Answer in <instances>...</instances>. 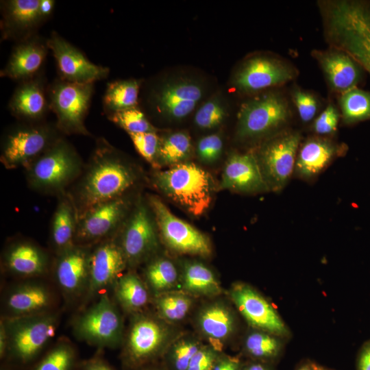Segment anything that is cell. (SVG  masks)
Segmentation results:
<instances>
[{"instance_id":"60d3db41","label":"cell","mask_w":370,"mask_h":370,"mask_svg":"<svg viewBox=\"0 0 370 370\" xmlns=\"http://www.w3.org/2000/svg\"><path fill=\"white\" fill-rule=\"evenodd\" d=\"M108 119L125 130L128 134L156 132L144 112L135 107L107 116Z\"/></svg>"},{"instance_id":"4dcf8cb0","label":"cell","mask_w":370,"mask_h":370,"mask_svg":"<svg viewBox=\"0 0 370 370\" xmlns=\"http://www.w3.org/2000/svg\"><path fill=\"white\" fill-rule=\"evenodd\" d=\"M116 301L122 308L132 314L141 312L150 299V291L136 273L121 275L114 284Z\"/></svg>"},{"instance_id":"816d5d0a","label":"cell","mask_w":370,"mask_h":370,"mask_svg":"<svg viewBox=\"0 0 370 370\" xmlns=\"http://www.w3.org/2000/svg\"><path fill=\"white\" fill-rule=\"evenodd\" d=\"M55 5L56 1L53 0H40L38 14L42 24L51 17Z\"/></svg>"},{"instance_id":"681fc988","label":"cell","mask_w":370,"mask_h":370,"mask_svg":"<svg viewBox=\"0 0 370 370\" xmlns=\"http://www.w3.org/2000/svg\"><path fill=\"white\" fill-rule=\"evenodd\" d=\"M81 370H114L105 360L95 357L84 361L81 365Z\"/></svg>"},{"instance_id":"7402d4cb","label":"cell","mask_w":370,"mask_h":370,"mask_svg":"<svg viewBox=\"0 0 370 370\" xmlns=\"http://www.w3.org/2000/svg\"><path fill=\"white\" fill-rule=\"evenodd\" d=\"M125 208V200L119 197L89 210L77 219L75 241L88 244L108 237L123 217Z\"/></svg>"},{"instance_id":"603a6c76","label":"cell","mask_w":370,"mask_h":370,"mask_svg":"<svg viewBox=\"0 0 370 370\" xmlns=\"http://www.w3.org/2000/svg\"><path fill=\"white\" fill-rule=\"evenodd\" d=\"M127 264L119 244L106 240L97 245L90 255L89 295L114 284Z\"/></svg>"},{"instance_id":"4fadbf2b","label":"cell","mask_w":370,"mask_h":370,"mask_svg":"<svg viewBox=\"0 0 370 370\" xmlns=\"http://www.w3.org/2000/svg\"><path fill=\"white\" fill-rule=\"evenodd\" d=\"M300 136L297 132H284L269 140L262 147L258 158L269 188L280 191L295 171Z\"/></svg>"},{"instance_id":"d4e9b609","label":"cell","mask_w":370,"mask_h":370,"mask_svg":"<svg viewBox=\"0 0 370 370\" xmlns=\"http://www.w3.org/2000/svg\"><path fill=\"white\" fill-rule=\"evenodd\" d=\"M221 186L243 193L261 192L269 188L259 161L254 154L234 153L227 160Z\"/></svg>"},{"instance_id":"f546056e","label":"cell","mask_w":370,"mask_h":370,"mask_svg":"<svg viewBox=\"0 0 370 370\" xmlns=\"http://www.w3.org/2000/svg\"><path fill=\"white\" fill-rule=\"evenodd\" d=\"M5 263L12 273L21 276L32 277L45 272L47 258L37 246L21 242L9 248L5 255Z\"/></svg>"},{"instance_id":"1f68e13d","label":"cell","mask_w":370,"mask_h":370,"mask_svg":"<svg viewBox=\"0 0 370 370\" xmlns=\"http://www.w3.org/2000/svg\"><path fill=\"white\" fill-rule=\"evenodd\" d=\"M77 214L73 202L62 198L55 211L51 225V239L59 254L75 245Z\"/></svg>"},{"instance_id":"83f0119b","label":"cell","mask_w":370,"mask_h":370,"mask_svg":"<svg viewBox=\"0 0 370 370\" xmlns=\"http://www.w3.org/2000/svg\"><path fill=\"white\" fill-rule=\"evenodd\" d=\"M51 302V294L45 285L30 282L10 291L5 306L9 317H21L47 312Z\"/></svg>"},{"instance_id":"9a60e30c","label":"cell","mask_w":370,"mask_h":370,"mask_svg":"<svg viewBox=\"0 0 370 370\" xmlns=\"http://www.w3.org/2000/svg\"><path fill=\"white\" fill-rule=\"evenodd\" d=\"M47 39L60 79L75 83H95L108 76L109 68L90 61L82 51L58 32H52Z\"/></svg>"},{"instance_id":"484cf974","label":"cell","mask_w":370,"mask_h":370,"mask_svg":"<svg viewBox=\"0 0 370 370\" xmlns=\"http://www.w3.org/2000/svg\"><path fill=\"white\" fill-rule=\"evenodd\" d=\"M325 74L330 86L341 94L357 87L365 71L346 53L331 48L313 53Z\"/></svg>"},{"instance_id":"f1b7e54d","label":"cell","mask_w":370,"mask_h":370,"mask_svg":"<svg viewBox=\"0 0 370 370\" xmlns=\"http://www.w3.org/2000/svg\"><path fill=\"white\" fill-rule=\"evenodd\" d=\"M180 290L198 297L213 299L223 293L221 283L214 273L204 264L186 262L180 273Z\"/></svg>"},{"instance_id":"5bb4252c","label":"cell","mask_w":370,"mask_h":370,"mask_svg":"<svg viewBox=\"0 0 370 370\" xmlns=\"http://www.w3.org/2000/svg\"><path fill=\"white\" fill-rule=\"evenodd\" d=\"M201 85L186 78L166 82L150 90L149 108L158 114L180 120L190 114L203 96Z\"/></svg>"},{"instance_id":"6f0895ef","label":"cell","mask_w":370,"mask_h":370,"mask_svg":"<svg viewBox=\"0 0 370 370\" xmlns=\"http://www.w3.org/2000/svg\"><path fill=\"white\" fill-rule=\"evenodd\" d=\"M312 365V367L313 368L314 370H330V369H328L322 366H320L319 365H317V364H314V363H311Z\"/></svg>"},{"instance_id":"c3c4849f","label":"cell","mask_w":370,"mask_h":370,"mask_svg":"<svg viewBox=\"0 0 370 370\" xmlns=\"http://www.w3.org/2000/svg\"><path fill=\"white\" fill-rule=\"evenodd\" d=\"M242 361L237 357L231 356L223 352L215 362L212 370H240Z\"/></svg>"},{"instance_id":"44dd1931","label":"cell","mask_w":370,"mask_h":370,"mask_svg":"<svg viewBox=\"0 0 370 370\" xmlns=\"http://www.w3.org/2000/svg\"><path fill=\"white\" fill-rule=\"evenodd\" d=\"M39 3L40 0L1 1V40L17 42L37 34L38 28L42 25L38 14Z\"/></svg>"},{"instance_id":"277c9868","label":"cell","mask_w":370,"mask_h":370,"mask_svg":"<svg viewBox=\"0 0 370 370\" xmlns=\"http://www.w3.org/2000/svg\"><path fill=\"white\" fill-rule=\"evenodd\" d=\"M155 183L169 197L195 216L210 206L213 182L208 172L191 162H181L156 173Z\"/></svg>"},{"instance_id":"e0dca14e","label":"cell","mask_w":370,"mask_h":370,"mask_svg":"<svg viewBox=\"0 0 370 370\" xmlns=\"http://www.w3.org/2000/svg\"><path fill=\"white\" fill-rule=\"evenodd\" d=\"M119 245L130 265L140 263L157 249L156 230L147 209L142 204L137 206L128 221Z\"/></svg>"},{"instance_id":"8d00e7d4","label":"cell","mask_w":370,"mask_h":370,"mask_svg":"<svg viewBox=\"0 0 370 370\" xmlns=\"http://www.w3.org/2000/svg\"><path fill=\"white\" fill-rule=\"evenodd\" d=\"M145 284L153 296L177 290L180 273L174 263L164 258H156L147 265L145 271Z\"/></svg>"},{"instance_id":"e575fe53","label":"cell","mask_w":370,"mask_h":370,"mask_svg":"<svg viewBox=\"0 0 370 370\" xmlns=\"http://www.w3.org/2000/svg\"><path fill=\"white\" fill-rule=\"evenodd\" d=\"M282 338L268 332L251 328L243 341L242 352L249 359L271 363L282 350Z\"/></svg>"},{"instance_id":"5b68a950","label":"cell","mask_w":370,"mask_h":370,"mask_svg":"<svg viewBox=\"0 0 370 370\" xmlns=\"http://www.w3.org/2000/svg\"><path fill=\"white\" fill-rule=\"evenodd\" d=\"M8 335L6 358L18 365L32 363L53 337L57 315L45 312L3 320Z\"/></svg>"},{"instance_id":"74e56055","label":"cell","mask_w":370,"mask_h":370,"mask_svg":"<svg viewBox=\"0 0 370 370\" xmlns=\"http://www.w3.org/2000/svg\"><path fill=\"white\" fill-rule=\"evenodd\" d=\"M339 104L345 124L370 121V91L353 88L341 94Z\"/></svg>"},{"instance_id":"8992f818","label":"cell","mask_w":370,"mask_h":370,"mask_svg":"<svg viewBox=\"0 0 370 370\" xmlns=\"http://www.w3.org/2000/svg\"><path fill=\"white\" fill-rule=\"evenodd\" d=\"M95 83H75L58 77L49 84L50 109L56 116V125L64 134L89 135L84 121L94 92Z\"/></svg>"},{"instance_id":"2e32d148","label":"cell","mask_w":370,"mask_h":370,"mask_svg":"<svg viewBox=\"0 0 370 370\" xmlns=\"http://www.w3.org/2000/svg\"><path fill=\"white\" fill-rule=\"evenodd\" d=\"M195 328L209 343L222 350L223 345L234 334L237 318L234 309L222 299H212L197 310L194 317Z\"/></svg>"},{"instance_id":"db71d44e","label":"cell","mask_w":370,"mask_h":370,"mask_svg":"<svg viewBox=\"0 0 370 370\" xmlns=\"http://www.w3.org/2000/svg\"><path fill=\"white\" fill-rule=\"evenodd\" d=\"M8 335L3 321L0 325V358L3 360L6 358L8 350Z\"/></svg>"},{"instance_id":"f907efd6","label":"cell","mask_w":370,"mask_h":370,"mask_svg":"<svg viewBox=\"0 0 370 370\" xmlns=\"http://www.w3.org/2000/svg\"><path fill=\"white\" fill-rule=\"evenodd\" d=\"M357 370H370V340L362 345L360 351Z\"/></svg>"},{"instance_id":"f6af8a7d","label":"cell","mask_w":370,"mask_h":370,"mask_svg":"<svg viewBox=\"0 0 370 370\" xmlns=\"http://www.w3.org/2000/svg\"><path fill=\"white\" fill-rule=\"evenodd\" d=\"M293 99L303 122L308 123L314 119L318 110V105L316 99L312 95L301 90H295Z\"/></svg>"},{"instance_id":"b9f144b4","label":"cell","mask_w":370,"mask_h":370,"mask_svg":"<svg viewBox=\"0 0 370 370\" xmlns=\"http://www.w3.org/2000/svg\"><path fill=\"white\" fill-rule=\"evenodd\" d=\"M225 108L218 98L204 103L197 111L195 123L200 128L211 129L219 125L225 119Z\"/></svg>"},{"instance_id":"680465c9","label":"cell","mask_w":370,"mask_h":370,"mask_svg":"<svg viewBox=\"0 0 370 370\" xmlns=\"http://www.w3.org/2000/svg\"><path fill=\"white\" fill-rule=\"evenodd\" d=\"M1 370H11L10 369L8 368V367H2L1 369Z\"/></svg>"},{"instance_id":"30bf717a","label":"cell","mask_w":370,"mask_h":370,"mask_svg":"<svg viewBox=\"0 0 370 370\" xmlns=\"http://www.w3.org/2000/svg\"><path fill=\"white\" fill-rule=\"evenodd\" d=\"M289 117L285 99L267 92L243 103L238 114L237 136L242 139L262 136L284 125Z\"/></svg>"},{"instance_id":"f35d334b","label":"cell","mask_w":370,"mask_h":370,"mask_svg":"<svg viewBox=\"0 0 370 370\" xmlns=\"http://www.w3.org/2000/svg\"><path fill=\"white\" fill-rule=\"evenodd\" d=\"M191 149V140L186 133H173L160 140L158 160L172 166L183 162L189 156Z\"/></svg>"},{"instance_id":"ee69618b","label":"cell","mask_w":370,"mask_h":370,"mask_svg":"<svg viewBox=\"0 0 370 370\" xmlns=\"http://www.w3.org/2000/svg\"><path fill=\"white\" fill-rule=\"evenodd\" d=\"M223 351L210 343H204L192 358L187 370H212Z\"/></svg>"},{"instance_id":"11a10c76","label":"cell","mask_w":370,"mask_h":370,"mask_svg":"<svg viewBox=\"0 0 370 370\" xmlns=\"http://www.w3.org/2000/svg\"><path fill=\"white\" fill-rule=\"evenodd\" d=\"M135 370H166L160 361L150 363Z\"/></svg>"},{"instance_id":"52a82bcc","label":"cell","mask_w":370,"mask_h":370,"mask_svg":"<svg viewBox=\"0 0 370 370\" xmlns=\"http://www.w3.org/2000/svg\"><path fill=\"white\" fill-rule=\"evenodd\" d=\"M61 132L56 124L42 121L19 125L5 136L1 161L7 167H28L59 138Z\"/></svg>"},{"instance_id":"7a4b0ae2","label":"cell","mask_w":370,"mask_h":370,"mask_svg":"<svg viewBox=\"0 0 370 370\" xmlns=\"http://www.w3.org/2000/svg\"><path fill=\"white\" fill-rule=\"evenodd\" d=\"M134 181L132 169L119 159L114 147L104 138L98 139L78 190L75 204L77 219L94 207L121 197Z\"/></svg>"},{"instance_id":"d6986e66","label":"cell","mask_w":370,"mask_h":370,"mask_svg":"<svg viewBox=\"0 0 370 370\" xmlns=\"http://www.w3.org/2000/svg\"><path fill=\"white\" fill-rule=\"evenodd\" d=\"M49 49L47 39L38 34L16 42L0 76L21 82L41 73Z\"/></svg>"},{"instance_id":"7c38bea8","label":"cell","mask_w":370,"mask_h":370,"mask_svg":"<svg viewBox=\"0 0 370 370\" xmlns=\"http://www.w3.org/2000/svg\"><path fill=\"white\" fill-rule=\"evenodd\" d=\"M228 296L251 328L268 332L281 338L290 332L274 307L256 288L245 282L234 283Z\"/></svg>"},{"instance_id":"cb8c5ba5","label":"cell","mask_w":370,"mask_h":370,"mask_svg":"<svg viewBox=\"0 0 370 370\" xmlns=\"http://www.w3.org/2000/svg\"><path fill=\"white\" fill-rule=\"evenodd\" d=\"M90 255V251L79 245H75L60 254L56 277L59 286L66 295L77 296L88 290Z\"/></svg>"},{"instance_id":"6da1fadb","label":"cell","mask_w":370,"mask_h":370,"mask_svg":"<svg viewBox=\"0 0 370 370\" xmlns=\"http://www.w3.org/2000/svg\"><path fill=\"white\" fill-rule=\"evenodd\" d=\"M319 5L332 48L348 54L370 75V0L322 1Z\"/></svg>"},{"instance_id":"3957f363","label":"cell","mask_w":370,"mask_h":370,"mask_svg":"<svg viewBox=\"0 0 370 370\" xmlns=\"http://www.w3.org/2000/svg\"><path fill=\"white\" fill-rule=\"evenodd\" d=\"M180 333L175 325L166 322L156 314L141 312L133 314L122 344L123 367L135 370L160 361L170 343Z\"/></svg>"},{"instance_id":"d6a6232c","label":"cell","mask_w":370,"mask_h":370,"mask_svg":"<svg viewBox=\"0 0 370 370\" xmlns=\"http://www.w3.org/2000/svg\"><path fill=\"white\" fill-rule=\"evenodd\" d=\"M196 299L179 289L153 296V303L156 314L175 325L188 317L194 308Z\"/></svg>"},{"instance_id":"bcb514c9","label":"cell","mask_w":370,"mask_h":370,"mask_svg":"<svg viewBox=\"0 0 370 370\" xmlns=\"http://www.w3.org/2000/svg\"><path fill=\"white\" fill-rule=\"evenodd\" d=\"M223 142L217 134H210L199 140L197 153L200 159L207 163L215 161L221 155Z\"/></svg>"},{"instance_id":"ac0fdd59","label":"cell","mask_w":370,"mask_h":370,"mask_svg":"<svg viewBox=\"0 0 370 370\" xmlns=\"http://www.w3.org/2000/svg\"><path fill=\"white\" fill-rule=\"evenodd\" d=\"M294 73L286 64L273 58L255 57L247 60L234 78L235 87L243 92H256L284 84Z\"/></svg>"},{"instance_id":"836d02e7","label":"cell","mask_w":370,"mask_h":370,"mask_svg":"<svg viewBox=\"0 0 370 370\" xmlns=\"http://www.w3.org/2000/svg\"><path fill=\"white\" fill-rule=\"evenodd\" d=\"M141 82L136 79L116 80L107 84L102 99L106 116L138 107Z\"/></svg>"},{"instance_id":"4316f807","label":"cell","mask_w":370,"mask_h":370,"mask_svg":"<svg viewBox=\"0 0 370 370\" xmlns=\"http://www.w3.org/2000/svg\"><path fill=\"white\" fill-rule=\"evenodd\" d=\"M345 151V145H337L327 138H310L298 150L295 172L303 179H312Z\"/></svg>"},{"instance_id":"ba28073f","label":"cell","mask_w":370,"mask_h":370,"mask_svg":"<svg viewBox=\"0 0 370 370\" xmlns=\"http://www.w3.org/2000/svg\"><path fill=\"white\" fill-rule=\"evenodd\" d=\"M82 162L74 147L62 136L28 168V180L36 189L58 191L79 173Z\"/></svg>"},{"instance_id":"ab89813d","label":"cell","mask_w":370,"mask_h":370,"mask_svg":"<svg viewBox=\"0 0 370 370\" xmlns=\"http://www.w3.org/2000/svg\"><path fill=\"white\" fill-rule=\"evenodd\" d=\"M77 355L73 347L66 342L53 346L32 370H73Z\"/></svg>"},{"instance_id":"f5cc1de1","label":"cell","mask_w":370,"mask_h":370,"mask_svg":"<svg viewBox=\"0 0 370 370\" xmlns=\"http://www.w3.org/2000/svg\"><path fill=\"white\" fill-rule=\"evenodd\" d=\"M240 370H273L271 363L249 359L242 361Z\"/></svg>"},{"instance_id":"8fae6325","label":"cell","mask_w":370,"mask_h":370,"mask_svg":"<svg viewBox=\"0 0 370 370\" xmlns=\"http://www.w3.org/2000/svg\"><path fill=\"white\" fill-rule=\"evenodd\" d=\"M149 201L161 237L171 249L204 258L211 255V243L204 234L172 214L159 198L151 197Z\"/></svg>"},{"instance_id":"d590c367","label":"cell","mask_w":370,"mask_h":370,"mask_svg":"<svg viewBox=\"0 0 370 370\" xmlns=\"http://www.w3.org/2000/svg\"><path fill=\"white\" fill-rule=\"evenodd\" d=\"M203 344L195 334L181 332L170 343L160 361L166 370H187L192 358Z\"/></svg>"},{"instance_id":"7dc6e473","label":"cell","mask_w":370,"mask_h":370,"mask_svg":"<svg viewBox=\"0 0 370 370\" xmlns=\"http://www.w3.org/2000/svg\"><path fill=\"white\" fill-rule=\"evenodd\" d=\"M339 114L336 108L329 105L316 118L313 124V130L319 135H330L337 128Z\"/></svg>"},{"instance_id":"ffe728a7","label":"cell","mask_w":370,"mask_h":370,"mask_svg":"<svg viewBox=\"0 0 370 370\" xmlns=\"http://www.w3.org/2000/svg\"><path fill=\"white\" fill-rule=\"evenodd\" d=\"M48 85L44 72L19 82L8 106L12 114L29 123L42 121L51 110Z\"/></svg>"},{"instance_id":"9f6ffc18","label":"cell","mask_w":370,"mask_h":370,"mask_svg":"<svg viewBox=\"0 0 370 370\" xmlns=\"http://www.w3.org/2000/svg\"><path fill=\"white\" fill-rule=\"evenodd\" d=\"M297 370H314L311 363L301 366Z\"/></svg>"},{"instance_id":"7bdbcfd3","label":"cell","mask_w":370,"mask_h":370,"mask_svg":"<svg viewBox=\"0 0 370 370\" xmlns=\"http://www.w3.org/2000/svg\"><path fill=\"white\" fill-rule=\"evenodd\" d=\"M134 146L147 162L154 164L158 157L160 139L156 132L130 134Z\"/></svg>"},{"instance_id":"9c48e42d","label":"cell","mask_w":370,"mask_h":370,"mask_svg":"<svg viewBox=\"0 0 370 370\" xmlns=\"http://www.w3.org/2000/svg\"><path fill=\"white\" fill-rule=\"evenodd\" d=\"M75 335L90 345L115 348L123 343V323L119 310L106 294L75 321Z\"/></svg>"}]
</instances>
